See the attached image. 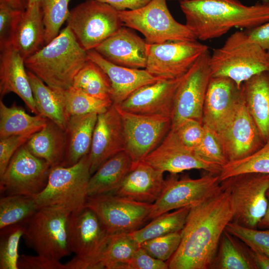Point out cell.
I'll return each instance as SVG.
<instances>
[{
	"label": "cell",
	"mask_w": 269,
	"mask_h": 269,
	"mask_svg": "<svg viewBox=\"0 0 269 269\" xmlns=\"http://www.w3.org/2000/svg\"><path fill=\"white\" fill-rule=\"evenodd\" d=\"M233 215L230 194L221 186L191 206L181 230L180 245L166 262L168 269H211L221 236Z\"/></svg>",
	"instance_id": "obj_1"
},
{
	"label": "cell",
	"mask_w": 269,
	"mask_h": 269,
	"mask_svg": "<svg viewBox=\"0 0 269 269\" xmlns=\"http://www.w3.org/2000/svg\"><path fill=\"white\" fill-rule=\"evenodd\" d=\"M185 24L197 39L220 37L233 28L248 30L269 21V0L247 5L240 0L180 2Z\"/></svg>",
	"instance_id": "obj_2"
},
{
	"label": "cell",
	"mask_w": 269,
	"mask_h": 269,
	"mask_svg": "<svg viewBox=\"0 0 269 269\" xmlns=\"http://www.w3.org/2000/svg\"><path fill=\"white\" fill-rule=\"evenodd\" d=\"M88 60L87 51L67 26L24 61L26 68L47 86L67 89Z\"/></svg>",
	"instance_id": "obj_3"
},
{
	"label": "cell",
	"mask_w": 269,
	"mask_h": 269,
	"mask_svg": "<svg viewBox=\"0 0 269 269\" xmlns=\"http://www.w3.org/2000/svg\"><path fill=\"white\" fill-rule=\"evenodd\" d=\"M209 65L212 77L230 78L241 87L254 76L269 71V54L245 31H237L213 50Z\"/></svg>",
	"instance_id": "obj_4"
},
{
	"label": "cell",
	"mask_w": 269,
	"mask_h": 269,
	"mask_svg": "<svg viewBox=\"0 0 269 269\" xmlns=\"http://www.w3.org/2000/svg\"><path fill=\"white\" fill-rule=\"evenodd\" d=\"M91 176L89 154L73 165L52 167L45 187L33 196L38 208L55 206L71 214L79 212L85 206Z\"/></svg>",
	"instance_id": "obj_5"
},
{
	"label": "cell",
	"mask_w": 269,
	"mask_h": 269,
	"mask_svg": "<svg viewBox=\"0 0 269 269\" xmlns=\"http://www.w3.org/2000/svg\"><path fill=\"white\" fill-rule=\"evenodd\" d=\"M71 213L59 207L41 208L25 225V244L37 255L60 261L71 253L68 241Z\"/></svg>",
	"instance_id": "obj_6"
},
{
	"label": "cell",
	"mask_w": 269,
	"mask_h": 269,
	"mask_svg": "<svg viewBox=\"0 0 269 269\" xmlns=\"http://www.w3.org/2000/svg\"><path fill=\"white\" fill-rule=\"evenodd\" d=\"M109 236L96 215L84 207L71 215L68 231L70 250L75 256L65 269H102L101 260Z\"/></svg>",
	"instance_id": "obj_7"
},
{
	"label": "cell",
	"mask_w": 269,
	"mask_h": 269,
	"mask_svg": "<svg viewBox=\"0 0 269 269\" xmlns=\"http://www.w3.org/2000/svg\"><path fill=\"white\" fill-rule=\"evenodd\" d=\"M119 13L123 25L138 31L148 44L197 40L185 24L174 18L166 0H150L140 8Z\"/></svg>",
	"instance_id": "obj_8"
},
{
	"label": "cell",
	"mask_w": 269,
	"mask_h": 269,
	"mask_svg": "<svg viewBox=\"0 0 269 269\" xmlns=\"http://www.w3.org/2000/svg\"><path fill=\"white\" fill-rule=\"evenodd\" d=\"M220 185L230 194L234 210L232 222L258 229L267 209L269 174H240L221 181Z\"/></svg>",
	"instance_id": "obj_9"
},
{
	"label": "cell",
	"mask_w": 269,
	"mask_h": 269,
	"mask_svg": "<svg viewBox=\"0 0 269 269\" xmlns=\"http://www.w3.org/2000/svg\"><path fill=\"white\" fill-rule=\"evenodd\" d=\"M66 21L86 51L95 49L124 25L118 10L97 0H87L77 5L70 11Z\"/></svg>",
	"instance_id": "obj_10"
},
{
	"label": "cell",
	"mask_w": 269,
	"mask_h": 269,
	"mask_svg": "<svg viewBox=\"0 0 269 269\" xmlns=\"http://www.w3.org/2000/svg\"><path fill=\"white\" fill-rule=\"evenodd\" d=\"M152 204L110 192L88 196L85 207L96 215L107 233L112 235L140 228L148 219Z\"/></svg>",
	"instance_id": "obj_11"
},
{
	"label": "cell",
	"mask_w": 269,
	"mask_h": 269,
	"mask_svg": "<svg viewBox=\"0 0 269 269\" xmlns=\"http://www.w3.org/2000/svg\"><path fill=\"white\" fill-rule=\"evenodd\" d=\"M208 47L197 40L148 44L145 69L162 80L182 77Z\"/></svg>",
	"instance_id": "obj_12"
},
{
	"label": "cell",
	"mask_w": 269,
	"mask_h": 269,
	"mask_svg": "<svg viewBox=\"0 0 269 269\" xmlns=\"http://www.w3.org/2000/svg\"><path fill=\"white\" fill-rule=\"evenodd\" d=\"M52 167L32 154L24 144L11 158L0 176V191L4 195L35 196L45 187Z\"/></svg>",
	"instance_id": "obj_13"
},
{
	"label": "cell",
	"mask_w": 269,
	"mask_h": 269,
	"mask_svg": "<svg viewBox=\"0 0 269 269\" xmlns=\"http://www.w3.org/2000/svg\"><path fill=\"white\" fill-rule=\"evenodd\" d=\"M210 56L208 49L182 76L174 95L171 129H174L185 119L202 123L204 100L212 77Z\"/></svg>",
	"instance_id": "obj_14"
},
{
	"label": "cell",
	"mask_w": 269,
	"mask_h": 269,
	"mask_svg": "<svg viewBox=\"0 0 269 269\" xmlns=\"http://www.w3.org/2000/svg\"><path fill=\"white\" fill-rule=\"evenodd\" d=\"M221 187L218 174L208 172L200 178L185 176L179 178L171 174L157 200L152 204L148 219L173 210L191 207L217 191Z\"/></svg>",
	"instance_id": "obj_15"
},
{
	"label": "cell",
	"mask_w": 269,
	"mask_h": 269,
	"mask_svg": "<svg viewBox=\"0 0 269 269\" xmlns=\"http://www.w3.org/2000/svg\"><path fill=\"white\" fill-rule=\"evenodd\" d=\"M115 106L123 124L125 150L131 156L134 166L162 141L171 130V118L133 113Z\"/></svg>",
	"instance_id": "obj_16"
},
{
	"label": "cell",
	"mask_w": 269,
	"mask_h": 269,
	"mask_svg": "<svg viewBox=\"0 0 269 269\" xmlns=\"http://www.w3.org/2000/svg\"><path fill=\"white\" fill-rule=\"evenodd\" d=\"M141 161L158 170L172 174L196 169L218 175L222 168L202 159L193 149L185 145L171 129L160 144Z\"/></svg>",
	"instance_id": "obj_17"
},
{
	"label": "cell",
	"mask_w": 269,
	"mask_h": 269,
	"mask_svg": "<svg viewBox=\"0 0 269 269\" xmlns=\"http://www.w3.org/2000/svg\"><path fill=\"white\" fill-rule=\"evenodd\" d=\"M217 134L228 162L252 154L266 143L248 111L244 98L230 122Z\"/></svg>",
	"instance_id": "obj_18"
},
{
	"label": "cell",
	"mask_w": 269,
	"mask_h": 269,
	"mask_svg": "<svg viewBox=\"0 0 269 269\" xmlns=\"http://www.w3.org/2000/svg\"><path fill=\"white\" fill-rule=\"evenodd\" d=\"M244 98L242 86L232 79L212 77L204 100L202 124L219 133L233 117Z\"/></svg>",
	"instance_id": "obj_19"
},
{
	"label": "cell",
	"mask_w": 269,
	"mask_h": 269,
	"mask_svg": "<svg viewBox=\"0 0 269 269\" xmlns=\"http://www.w3.org/2000/svg\"><path fill=\"white\" fill-rule=\"evenodd\" d=\"M125 150L122 119L116 106L113 104L106 111L98 115L89 153L91 175L109 158Z\"/></svg>",
	"instance_id": "obj_20"
},
{
	"label": "cell",
	"mask_w": 269,
	"mask_h": 269,
	"mask_svg": "<svg viewBox=\"0 0 269 269\" xmlns=\"http://www.w3.org/2000/svg\"><path fill=\"white\" fill-rule=\"evenodd\" d=\"M182 77L144 85L116 106L133 113L171 118L175 93Z\"/></svg>",
	"instance_id": "obj_21"
},
{
	"label": "cell",
	"mask_w": 269,
	"mask_h": 269,
	"mask_svg": "<svg viewBox=\"0 0 269 269\" xmlns=\"http://www.w3.org/2000/svg\"><path fill=\"white\" fill-rule=\"evenodd\" d=\"M148 43L134 29L123 25L95 50L110 62L121 66L145 69Z\"/></svg>",
	"instance_id": "obj_22"
},
{
	"label": "cell",
	"mask_w": 269,
	"mask_h": 269,
	"mask_svg": "<svg viewBox=\"0 0 269 269\" xmlns=\"http://www.w3.org/2000/svg\"><path fill=\"white\" fill-rule=\"evenodd\" d=\"M0 94L13 93L24 102L30 111L38 115L24 59L10 44L0 48Z\"/></svg>",
	"instance_id": "obj_23"
},
{
	"label": "cell",
	"mask_w": 269,
	"mask_h": 269,
	"mask_svg": "<svg viewBox=\"0 0 269 269\" xmlns=\"http://www.w3.org/2000/svg\"><path fill=\"white\" fill-rule=\"evenodd\" d=\"M89 60L96 63L108 76L112 85L111 100L119 105L139 88L162 80L150 74L145 69H134L115 64L106 59L95 49L87 51Z\"/></svg>",
	"instance_id": "obj_24"
},
{
	"label": "cell",
	"mask_w": 269,
	"mask_h": 269,
	"mask_svg": "<svg viewBox=\"0 0 269 269\" xmlns=\"http://www.w3.org/2000/svg\"><path fill=\"white\" fill-rule=\"evenodd\" d=\"M163 173L140 161L133 167L120 186L112 193L136 201L152 204L164 186Z\"/></svg>",
	"instance_id": "obj_25"
},
{
	"label": "cell",
	"mask_w": 269,
	"mask_h": 269,
	"mask_svg": "<svg viewBox=\"0 0 269 269\" xmlns=\"http://www.w3.org/2000/svg\"><path fill=\"white\" fill-rule=\"evenodd\" d=\"M10 44L25 60L45 44V28L41 4L28 5L13 25Z\"/></svg>",
	"instance_id": "obj_26"
},
{
	"label": "cell",
	"mask_w": 269,
	"mask_h": 269,
	"mask_svg": "<svg viewBox=\"0 0 269 269\" xmlns=\"http://www.w3.org/2000/svg\"><path fill=\"white\" fill-rule=\"evenodd\" d=\"M98 114L90 113L68 118L66 129V149L60 165L70 166L89 154Z\"/></svg>",
	"instance_id": "obj_27"
},
{
	"label": "cell",
	"mask_w": 269,
	"mask_h": 269,
	"mask_svg": "<svg viewBox=\"0 0 269 269\" xmlns=\"http://www.w3.org/2000/svg\"><path fill=\"white\" fill-rule=\"evenodd\" d=\"M242 89L246 106L266 142L269 140V71L246 81Z\"/></svg>",
	"instance_id": "obj_28"
},
{
	"label": "cell",
	"mask_w": 269,
	"mask_h": 269,
	"mask_svg": "<svg viewBox=\"0 0 269 269\" xmlns=\"http://www.w3.org/2000/svg\"><path fill=\"white\" fill-rule=\"evenodd\" d=\"M133 167L132 159L126 150L110 157L91 175L88 185V196L114 192Z\"/></svg>",
	"instance_id": "obj_29"
},
{
	"label": "cell",
	"mask_w": 269,
	"mask_h": 269,
	"mask_svg": "<svg viewBox=\"0 0 269 269\" xmlns=\"http://www.w3.org/2000/svg\"><path fill=\"white\" fill-rule=\"evenodd\" d=\"M24 145L32 154L46 160L52 167L60 165L66 149L65 130L48 119L45 126Z\"/></svg>",
	"instance_id": "obj_30"
},
{
	"label": "cell",
	"mask_w": 269,
	"mask_h": 269,
	"mask_svg": "<svg viewBox=\"0 0 269 269\" xmlns=\"http://www.w3.org/2000/svg\"><path fill=\"white\" fill-rule=\"evenodd\" d=\"M47 119L31 116L15 102L8 107L0 100V138L11 135H32L46 124Z\"/></svg>",
	"instance_id": "obj_31"
},
{
	"label": "cell",
	"mask_w": 269,
	"mask_h": 269,
	"mask_svg": "<svg viewBox=\"0 0 269 269\" xmlns=\"http://www.w3.org/2000/svg\"><path fill=\"white\" fill-rule=\"evenodd\" d=\"M51 88L68 119L90 113L99 114L106 111L113 104L111 100L93 97L72 86L67 89Z\"/></svg>",
	"instance_id": "obj_32"
},
{
	"label": "cell",
	"mask_w": 269,
	"mask_h": 269,
	"mask_svg": "<svg viewBox=\"0 0 269 269\" xmlns=\"http://www.w3.org/2000/svg\"><path fill=\"white\" fill-rule=\"evenodd\" d=\"M27 74L38 115L65 130L68 119L53 90L30 71Z\"/></svg>",
	"instance_id": "obj_33"
},
{
	"label": "cell",
	"mask_w": 269,
	"mask_h": 269,
	"mask_svg": "<svg viewBox=\"0 0 269 269\" xmlns=\"http://www.w3.org/2000/svg\"><path fill=\"white\" fill-rule=\"evenodd\" d=\"M211 269H255L245 245L226 230L220 239Z\"/></svg>",
	"instance_id": "obj_34"
},
{
	"label": "cell",
	"mask_w": 269,
	"mask_h": 269,
	"mask_svg": "<svg viewBox=\"0 0 269 269\" xmlns=\"http://www.w3.org/2000/svg\"><path fill=\"white\" fill-rule=\"evenodd\" d=\"M191 207L167 212L152 219L143 227L129 233L138 244L151 239L180 231L185 223Z\"/></svg>",
	"instance_id": "obj_35"
},
{
	"label": "cell",
	"mask_w": 269,
	"mask_h": 269,
	"mask_svg": "<svg viewBox=\"0 0 269 269\" xmlns=\"http://www.w3.org/2000/svg\"><path fill=\"white\" fill-rule=\"evenodd\" d=\"M72 87L93 97L111 100L112 85L108 76L90 60L88 59L76 75Z\"/></svg>",
	"instance_id": "obj_36"
},
{
	"label": "cell",
	"mask_w": 269,
	"mask_h": 269,
	"mask_svg": "<svg viewBox=\"0 0 269 269\" xmlns=\"http://www.w3.org/2000/svg\"><path fill=\"white\" fill-rule=\"evenodd\" d=\"M38 209L34 196H2L0 199V229L13 225L26 224Z\"/></svg>",
	"instance_id": "obj_37"
},
{
	"label": "cell",
	"mask_w": 269,
	"mask_h": 269,
	"mask_svg": "<svg viewBox=\"0 0 269 269\" xmlns=\"http://www.w3.org/2000/svg\"><path fill=\"white\" fill-rule=\"evenodd\" d=\"M139 246L129 233L110 235L101 260L102 269H125Z\"/></svg>",
	"instance_id": "obj_38"
},
{
	"label": "cell",
	"mask_w": 269,
	"mask_h": 269,
	"mask_svg": "<svg viewBox=\"0 0 269 269\" xmlns=\"http://www.w3.org/2000/svg\"><path fill=\"white\" fill-rule=\"evenodd\" d=\"M246 173L269 174V140L252 154L228 162L222 167L218 175L221 181L229 177Z\"/></svg>",
	"instance_id": "obj_39"
},
{
	"label": "cell",
	"mask_w": 269,
	"mask_h": 269,
	"mask_svg": "<svg viewBox=\"0 0 269 269\" xmlns=\"http://www.w3.org/2000/svg\"><path fill=\"white\" fill-rule=\"evenodd\" d=\"M25 225H13L0 229V269H18V245Z\"/></svg>",
	"instance_id": "obj_40"
},
{
	"label": "cell",
	"mask_w": 269,
	"mask_h": 269,
	"mask_svg": "<svg viewBox=\"0 0 269 269\" xmlns=\"http://www.w3.org/2000/svg\"><path fill=\"white\" fill-rule=\"evenodd\" d=\"M70 0H43L41 8L45 28V44L59 34L63 23L67 20L70 11Z\"/></svg>",
	"instance_id": "obj_41"
},
{
	"label": "cell",
	"mask_w": 269,
	"mask_h": 269,
	"mask_svg": "<svg viewBox=\"0 0 269 269\" xmlns=\"http://www.w3.org/2000/svg\"><path fill=\"white\" fill-rule=\"evenodd\" d=\"M204 132L200 143L193 149L203 160L222 167L228 162L217 133L204 125Z\"/></svg>",
	"instance_id": "obj_42"
},
{
	"label": "cell",
	"mask_w": 269,
	"mask_h": 269,
	"mask_svg": "<svg viewBox=\"0 0 269 269\" xmlns=\"http://www.w3.org/2000/svg\"><path fill=\"white\" fill-rule=\"evenodd\" d=\"M225 230L250 248L269 257V230L249 228L232 221Z\"/></svg>",
	"instance_id": "obj_43"
},
{
	"label": "cell",
	"mask_w": 269,
	"mask_h": 269,
	"mask_svg": "<svg viewBox=\"0 0 269 269\" xmlns=\"http://www.w3.org/2000/svg\"><path fill=\"white\" fill-rule=\"evenodd\" d=\"M181 238L180 231L146 240L140 246L153 258L166 262L176 251Z\"/></svg>",
	"instance_id": "obj_44"
},
{
	"label": "cell",
	"mask_w": 269,
	"mask_h": 269,
	"mask_svg": "<svg viewBox=\"0 0 269 269\" xmlns=\"http://www.w3.org/2000/svg\"><path fill=\"white\" fill-rule=\"evenodd\" d=\"M172 130L185 145L192 149L200 143L204 132L203 124L193 119L183 120Z\"/></svg>",
	"instance_id": "obj_45"
},
{
	"label": "cell",
	"mask_w": 269,
	"mask_h": 269,
	"mask_svg": "<svg viewBox=\"0 0 269 269\" xmlns=\"http://www.w3.org/2000/svg\"><path fill=\"white\" fill-rule=\"evenodd\" d=\"M23 11L0 1V48L10 45L13 25Z\"/></svg>",
	"instance_id": "obj_46"
},
{
	"label": "cell",
	"mask_w": 269,
	"mask_h": 269,
	"mask_svg": "<svg viewBox=\"0 0 269 269\" xmlns=\"http://www.w3.org/2000/svg\"><path fill=\"white\" fill-rule=\"evenodd\" d=\"M32 136L17 135L0 138V176L4 173L16 151Z\"/></svg>",
	"instance_id": "obj_47"
},
{
	"label": "cell",
	"mask_w": 269,
	"mask_h": 269,
	"mask_svg": "<svg viewBox=\"0 0 269 269\" xmlns=\"http://www.w3.org/2000/svg\"><path fill=\"white\" fill-rule=\"evenodd\" d=\"M167 262L156 259L140 246L127 264L125 269H167Z\"/></svg>",
	"instance_id": "obj_48"
},
{
	"label": "cell",
	"mask_w": 269,
	"mask_h": 269,
	"mask_svg": "<svg viewBox=\"0 0 269 269\" xmlns=\"http://www.w3.org/2000/svg\"><path fill=\"white\" fill-rule=\"evenodd\" d=\"M18 269H65L64 264L60 261L51 259L39 255L19 256Z\"/></svg>",
	"instance_id": "obj_49"
},
{
	"label": "cell",
	"mask_w": 269,
	"mask_h": 269,
	"mask_svg": "<svg viewBox=\"0 0 269 269\" xmlns=\"http://www.w3.org/2000/svg\"><path fill=\"white\" fill-rule=\"evenodd\" d=\"M245 31L254 41L269 54V21Z\"/></svg>",
	"instance_id": "obj_50"
},
{
	"label": "cell",
	"mask_w": 269,
	"mask_h": 269,
	"mask_svg": "<svg viewBox=\"0 0 269 269\" xmlns=\"http://www.w3.org/2000/svg\"><path fill=\"white\" fill-rule=\"evenodd\" d=\"M107 3L118 11L134 10L140 8L150 0H97Z\"/></svg>",
	"instance_id": "obj_51"
},
{
	"label": "cell",
	"mask_w": 269,
	"mask_h": 269,
	"mask_svg": "<svg viewBox=\"0 0 269 269\" xmlns=\"http://www.w3.org/2000/svg\"><path fill=\"white\" fill-rule=\"evenodd\" d=\"M248 254L255 269H269V257L245 245Z\"/></svg>",
	"instance_id": "obj_52"
},
{
	"label": "cell",
	"mask_w": 269,
	"mask_h": 269,
	"mask_svg": "<svg viewBox=\"0 0 269 269\" xmlns=\"http://www.w3.org/2000/svg\"><path fill=\"white\" fill-rule=\"evenodd\" d=\"M268 206L266 212L258 225V229L261 230H269V188L267 192Z\"/></svg>",
	"instance_id": "obj_53"
},
{
	"label": "cell",
	"mask_w": 269,
	"mask_h": 269,
	"mask_svg": "<svg viewBox=\"0 0 269 269\" xmlns=\"http://www.w3.org/2000/svg\"><path fill=\"white\" fill-rule=\"evenodd\" d=\"M10 6L20 10H24L26 8L24 0H0Z\"/></svg>",
	"instance_id": "obj_54"
},
{
	"label": "cell",
	"mask_w": 269,
	"mask_h": 269,
	"mask_svg": "<svg viewBox=\"0 0 269 269\" xmlns=\"http://www.w3.org/2000/svg\"><path fill=\"white\" fill-rule=\"evenodd\" d=\"M43 0H24L25 3V6L26 7L30 4H31L34 3H40L41 4L42 1Z\"/></svg>",
	"instance_id": "obj_55"
},
{
	"label": "cell",
	"mask_w": 269,
	"mask_h": 269,
	"mask_svg": "<svg viewBox=\"0 0 269 269\" xmlns=\"http://www.w3.org/2000/svg\"><path fill=\"white\" fill-rule=\"evenodd\" d=\"M179 0L180 1H181L187 0Z\"/></svg>",
	"instance_id": "obj_56"
}]
</instances>
